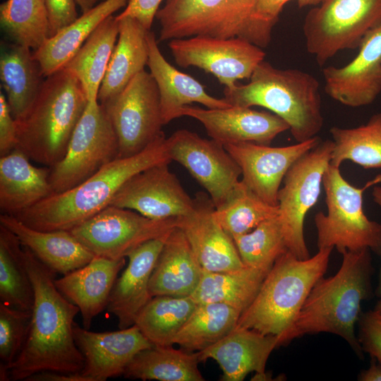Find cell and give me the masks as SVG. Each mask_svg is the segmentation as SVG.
Listing matches in <instances>:
<instances>
[{"instance_id":"cell-1","label":"cell","mask_w":381,"mask_h":381,"mask_svg":"<svg viewBox=\"0 0 381 381\" xmlns=\"http://www.w3.org/2000/svg\"><path fill=\"white\" fill-rule=\"evenodd\" d=\"M23 259L35 301L27 341L10 369V380H25L44 370L80 373L85 359L73 336L79 308L54 284L55 273L23 246Z\"/></svg>"},{"instance_id":"cell-2","label":"cell","mask_w":381,"mask_h":381,"mask_svg":"<svg viewBox=\"0 0 381 381\" xmlns=\"http://www.w3.org/2000/svg\"><path fill=\"white\" fill-rule=\"evenodd\" d=\"M370 250H346L339 269L313 286L290 330L285 344L306 334L329 333L341 337L359 358L363 351L355 333L361 303L374 296L375 272Z\"/></svg>"},{"instance_id":"cell-3","label":"cell","mask_w":381,"mask_h":381,"mask_svg":"<svg viewBox=\"0 0 381 381\" xmlns=\"http://www.w3.org/2000/svg\"><path fill=\"white\" fill-rule=\"evenodd\" d=\"M171 159L167 138L160 135L142 152L117 157L80 185L54 193L14 217L40 231H70L109 205L119 188L133 176Z\"/></svg>"},{"instance_id":"cell-4","label":"cell","mask_w":381,"mask_h":381,"mask_svg":"<svg viewBox=\"0 0 381 381\" xmlns=\"http://www.w3.org/2000/svg\"><path fill=\"white\" fill-rule=\"evenodd\" d=\"M88 102L79 80L65 68L44 80L34 102L16 120L17 149L52 167L65 155Z\"/></svg>"},{"instance_id":"cell-5","label":"cell","mask_w":381,"mask_h":381,"mask_svg":"<svg viewBox=\"0 0 381 381\" xmlns=\"http://www.w3.org/2000/svg\"><path fill=\"white\" fill-rule=\"evenodd\" d=\"M246 85L224 89V99L231 106L266 108L285 121L291 135L303 142L318 136L324 118L318 80L296 68L281 69L265 60Z\"/></svg>"},{"instance_id":"cell-6","label":"cell","mask_w":381,"mask_h":381,"mask_svg":"<svg viewBox=\"0 0 381 381\" xmlns=\"http://www.w3.org/2000/svg\"><path fill=\"white\" fill-rule=\"evenodd\" d=\"M332 251L319 249L307 259H299L289 250L280 255L236 326L276 336L280 346L284 345L310 291L325 275Z\"/></svg>"},{"instance_id":"cell-7","label":"cell","mask_w":381,"mask_h":381,"mask_svg":"<svg viewBox=\"0 0 381 381\" xmlns=\"http://www.w3.org/2000/svg\"><path fill=\"white\" fill-rule=\"evenodd\" d=\"M381 183V174L363 188L349 183L339 167L329 164L322 179L327 214L314 217L319 249L335 248L341 254L369 248L381 255V224L365 214L363 194L365 190Z\"/></svg>"},{"instance_id":"cell-8","label":"cell","mask_w":381,"mask_h":381,"mask_svg":"<svg viewBox=\"0 0 381 381\" xmlns=\"http://www.w3.org/2000/svg\"><path fill=\"white\" fill-rule=\"evenodd\" d=\"M381 22V0H322L303 24L307 51L323 66L338 52L358 48Z\"/></svg>"},{"instance_id":"cell-9","label":"cell","mask_w":381,"mask_h":381,"mask_svg":"<svg viewBox=\"0 0 381 381\" xmlns=\"http://www.w3.org/2000/svg\"><path fill=\"white\" fill-rule=\"evenodd\" d=\"M256 0H165L155 18L159 41L196 35L248 41Z\"/></svg>"},{"instance_id":"cell-10","label":"cell","mask_w":381,"mask_h":381,"mask_svg":"<svg viewBox=\"0 0 381 381\" xmlns=\"http://www.w3.org/2000/svg\"><path fill=\"white\" fill-rule=\"evenodd\" d=\"M118 155V138L106 111L98 101L88 102L64 157L50 167L54 194L80 185Z\"/></svg>"},{"instance_id":"cell-11","label":"cell","mask_w":381,"mask_h":381,"mask_svg":"<svg viewBox=\"0 0 381 381\" xmlns=\"http://www.w3.org/2000/svg\"><path fill=\"white\" fill-rule=\"evenodd\" d=\"M333 147L332 140H321L297 159L286 172L278 193V218L286 245L288 250L299 259L310 258L304 237V222L319 198Z\"/></svg>"},{"instance_id":"cell-12","label":"cell","mask_w":381,"mask_h":381,"mask_svg":"<svg viewBox=\"0 0 381 381\" xmlns=\"http://www.w3.org/2000/svg\"><path fill=\"white\" fill-rule=\"evenodd\" d=\"M101 104L118 138V157L142 152L164 134L158 87L150 73L145 70L118 95Z\"/></svg>"},{"instance_id":"cell-13","label":"cell","mask_w":381,"mask_h":381,"mask_svg":"<svg viewBox=\"0 0 381 381\" xmlns=\"http://www.w3.org/2000/svg\"><path fill=\"white\" fill-rule=\"evenodd\" d=\"M176 226V218L150 219L132 210L109 205L70 231L95 256L117 260Z\"/></svg>"},{"instance_id":"cell-14","label":"cell","mask_w":381,"mask_h":381,"mask_svg":"<svg viewBox=\"0 0 381 381\" xmlns=\"http://www.w3.org/2000/svg\"><path fill=\"white\" fill-rule=\"evenodd\" d=\"M177 65L195 66L214 75L231 89L241 79H249L265 60L263 49L243 38L196 35L173 39L168 44Z\"/></svg>"},{"instance_id":"cell-15","label":"cell","mask_w":381,"mask_h":381,"mask_svg":"<svg viewBox=\"0 0 381 381\" xmlns=\"http://www.w3.org/2000/svg\"><path fill=\"white\" fill-rule=\"evenodd\" d=\"M167 143L171 161L184 167L219 207L241 176L239 166L223 145L186 129L175 131Z\"/></svg>"},{"instance_id":"cell-16","label":"cell","mask_w":381,"mask_h":381,"mask_svg":"<svg viewBox=\"0 0 381 381\" xmlns=\"http://www.w3.org/2000/svg\"><path fill=\"white\" fill-rule=\"evenodd\" d=\"M168 162L151 166L131 177L109 205L134 210L155 219L177 218L193 212L191 198Z\"/></svg>"},{"instance_id":"cell-17","label":"cell","mask_w":381,"mask_h":381,"mask_svg":"<svg viewBox=\"0 0 381 381\" xmlns=\"http://www.w3.org/2000/svg\"><path fill=\"white\" fill-rule=\"evenodd\" d=\"M321 142L318 136L282 147L241 143L223 145L241 170L244 184L265 202L277 206V195L292 164Z\"/></svg>"},{"instance_id":"cell-18","label":"cell","mask_w":381,"mask_h":381,"mask_svg":"<svg viewBox=\"0 0 381 381\" xmlns=\"http://www.w3.org/2000/svg\"><path fill=\"white\" fill-rule=\"evenodd\" d=\"M358 49L345 66L323 69L326 94L350 107L369 105L381 92V22L365 36Z\"/></svg>"},{"instance_id":"cell-19","label":"cell","mask_w":381,"mask_h":381,"mask_svg":"<svg viewBox=\"0 0 381 381\" xmlns=\"http://www.w3.org/2000/svg\"><path fill=\"white\" fill-rule=\"evenodd\" d=\"M179 115L200 121L211 139L223 145L241 143L270 145L277 135L289 130L288 123L277 115L251 107L203 109L186 105Z\"/></svg>"},{"instance_id":"cell-20","label":"cell","mask_w":381,"mask_h":381,"mask_svg":"<svg viewBox=\"0 0 381 381\" xmlns=\"http://www.w3.org/2000/svg\"><path fill=\"white\" fill-rule=\"evenodd\" d=\"M73 330L85 359L80 373L88 381H104L123 375L137 353L153 346L135 325L119 331L95 332L75 322Z\"/></svg>"},{"instance_id":"cell-21","label":"cell","mask_w":381,"mask_h":381,"mask_svg":"<svg viewBox=\"0 0 381 381\" xmlns=\"http://www.w3.org/2000/svg\"><path fill=\"white\" fill-rule=\"evenodd\" d=\"M194 201L193 212L177 217L176 226L184 233L202 270L226 272L244 267L234 239L215 218L209 195L200 192Z\"/></svg>"},{"instance_id":"cell-22","label":"cell","mask_w":381,"mask_h":381,"mask_svg":"<svg viewBox=\"0 0 381 381\" xmlns=\"http://www.w3.org/2000/svg\"><path fill=\"white\" fill-rule=\"evenodd\" d=\"M279 339L254 329L236 326L229 334L208 348L198 351L200 362L208 358L220 366L224 381H241L250 373L253 378L266 380L265 366Z\"/></svg>"},{"instance_id":"cell-23","label":"cell","mask_w":381,"mask_h":381,"mask_svg":"<svg viewBox=\"0 0 381 381\" xmlns=\"http://www.w3.org/2000/svg\"><path fill=\"white\" fill-rule=\"evenodd\" d=\"M169 233L141 244L127 255L128 265L116 279L107 306L108 312L117 318L119 329L133 325L139 312L151 299V275Z\"/></svg>"},{"instance_id":"cell-24","label":"cell","mask_w":381,"mask_h":381,"mask_svg":"<svg viewBox=\"0 0 381 381\" xmlns=\"http://www.w3.org/2000/svg\"><path fill=\"white\" fill-rule=\"evenodd\" d=\"M125 258L112 260L95 256L85 265L54 279L58 290L80 310L83 327L107 308L117 275Z\"/></svg>"},{"instance_id":"cell-25","label":"cell","mask_w":381,"mask_h":381,"mask_svg":"<svg viewBox=\"0 0 381 381\" xmlns=\"http://www.w3.org/2000/svg\"><path fill=\"white\" fill-rule=\"evenodd\" d=\"M147 66L158 87L164 125L179 118L181 109L194 102L207 109L231 107L224 98L210 95L197 80L170 64L161 53L155 33L151 30L147 33Z\"/></svg>"},{"instance_id":"cell-26","label":"cell","mask_w":381,"mask_h":381,"mask_svg":"<svg viewBox=\"0 0 381 381\" xmlns=\"http://www.w3.org/2000/svg\"><path fill=\"white\" fill-rule=\"evenodd\" d=\"M0 225L55 273L66 274L87 264L95 255L67 230L40 231L17 217L1 213Z\"/></svg>"},{"instance_id":"cell-27","label":"cell","mask_w":381,"mask_h":381,"mask_svg":"<svg viewBox=\"0 0 381 381\" xmlns=\"http://www.w3.org/2000/svg\"><path fill=\"white\" fill-rule=\"evenodd\" d=\"M50 167H37L20 150L0 157V209L13 216L54 194Z\"/></svg>"},{"instance_id":"cell-28","label":"cell","mask_w":381,"mask_h":381,"mask_svg":"<svg viewBox=\"0 0 381 381\" xmlns=\"http://www.w3.org/2000/svg\"><path fill=\"white\" fill-rule=\"evenodd\" d=\"M183 231L176 226L169 234L151 275L152 296H190L202 274Z\"/></svg>"},{"instance_id":"cell-29","label":"cell","mask_w":381,"mask_h":381,"mask_svg":"<svg viewBox=\"0 0 381 381\" xmlns=\"http://www.w3.org/2000/svg\"><path fill=\"white\" fill-rule=\"evenodd\" d=\"M116 19L119 23V36L99 90L100 104L118 95L147 65L150 30L133 18Z\"/></svg>"},{"instance_id":"cell-30","label":"cell","mask_w":381,"mask_h":381,"mask_svg":"<svg viewBox=\"0 0 381 381\" xmlns=\"http://www.w3.org/2000/svg\"><path fill=\"white\" fill-rule=\"evenodd\" d=\"M128 1L104 0L99 3L34 50L33 56L44 78L62 68L98 25L114 12L126 7Z\"/></svg>"},{"instance_id":"cell-31","label":"cell","mask_w":381,"mask_h":381,"mask_svg":"<svg viewBox=\"0 0 381 381\" xmlns=\"http://www.w3.org/2000/svg\"><path fill=\"white\" fill-rule=\"evenodd\" d=\"M30 49L13 43L1 54V84L15 120L28 110L44 81L40 65Z\"/></svg>"},{"instance_id":"cell-32","label":"cell","mask_w":381,"mask_h":381,"mask_svg":"<svg viewBox=\"0 0 381 381\" xmlns=\"http://www.w3.org/2000/svg\"><path fill=\"white\" fill-rule=\"evenodd\" d=\"M119 36V23L113 15L93 31L63 68L80 83L88 102L98 101V93Z\"/></svg>"},{"instance_id":"cell-33","label":"cell","mask_w":381,"mask_h":381,"mask_svg":"<svg viewBox=\"0 0 381 381\" xmlns=\"http://www.w3.org/2000/svg\"><path fill=\"white\" fill-rule=\"evenodd\" d=\"M268 272L248 266L226 272L203 270L197 288L190 296L197 304L224 303L242 313L255 299Z\"/></svg>"},{"instance_id":"cell-34","label":"cell","mask_w":381,"mask_h":381,"mask_svg":"<svg viewBox=\"0 0 381 381\" xmlns=\"http://www.w3.org/2000/svg\"><path fill=\"white\" fill-rule=\"evenodd\" d=\"M198 351L155 346L137 353L123 375L127 378L160 381H203L198 369Z\"/></svg>"},{"instance_id":"cell-35","label":"cell","mask_w":381,"mask_h":381,"mask_svg":"<svg viewBox=\"0 0 381 381\" xmlns=\"http://www.w3.org/2000/svg\"><path fill=\"white\" fill-rule=\"evenodd\" d=\"M241 314L224 303L197 304L175 336L173 344L188 351H202L229 334L236 326Z\"/></svg>"},{"instance_id":"cell-36","label":"cell","mask_w":381,"mask_h":381,"mask_svg":"<svg viewBox=\"0 0 381 381\" xmlns=\"http://www.w3.org/2000/svg\"><path fill=\"white\" fill-rule=\"evenodd\" d=\"M196 306L190 296H153L139 312L134 325L153 345L172 346Z\"/></svg>"},{"instance_id":"cell-37","label":"cell","mask_w":381,"mask_h":381,"mask_svg":"<svg viewBox=\"0 0 381 381\" xmlns=\"http://www.w3.org/2000/svg\"><path fill=\"white\" fill-rule=\"evenodd\" d=\"M329 133L334 143L330 164L340 167L349 160L365 169L381 168V112L363 125L333 126Z\"/></svg>"},{"instance_id":"cell-38","label":"cell","mask_w":381,"mask_h":381,"mask_svg":"<svg viewBox=\"0 0 381 381\" xmlns=\"http://www.w3.org/2000/svg\"><path fill=\"white\" fill-rule=\"evenodd\" d=\"M22 251L16 236L0 225V301L12 308L32 312L35 292Z\"/></svg>"},{"instance_id":"cell-39","label":"cell","mask_w":381,"mask_h":381,"mask_svg":"<svg viewBox=\"0 0 381 381\" xmlns=\"http://www.w3.org/2000/svg\"><path fill=\"white\" fill-rule=\"evenodd\" d=\"M214 214L224 230L233 238L277 216L278 206L262 200L240 180L224 201L215 207Z\"/></svg>"},{"instance_id":"cell-40","label":"cell","mask_w":381,"mask_h":381,"mask_svg":"<svg viewBox=\"0 0 381 381\" xmlns=\"http://www.w3.org/2000/svg\"><path fill=\"white\" fill-rule=\"evenodd\" d=\"M0 23L13 43L34 50L49 36L44 0H6L0 4Z\"/></svg>"},{"instance_id":"cell-41","label":"cell","mask_w":381,"mask_h":381,"mask_svg":"<svg viewBox=\"0 0 381 381\" xmlns=\"http://www.w3.org/2000/svg\"><path fill=\"white\" fill-rule=\"evenodd\" d=\"M233 239L245 266L267 271L288 250L278 214Z\"/></svg>"},{"instance_id":"cell-42","label":"cell","mask_w":381,"mask_h":381,"mask_svg":"<svg viewBox=\"0 0 381 381\" xmlns=\"http://www.w3.org/2000/svg\"><path fill=\"white\" fill-rule=\"evenodd\" d=\"M32 312L0 303V380H10V369L27 341Z\"/></svg>"},{"instance_id":"cell-43","label":"cell","mask_w":381,"mask_h":381,"mask_svg":"<svg viewBox=\"0 0 381 381\" xmlns=\"http://www.w3.org/2000/svg\"><path fill=\"white\" fill-rule=\"evenodd\" d=\"M290 0H256L248 41L263 49L271 42L272 30L284 5Z\"/></svg>"},{"instance_id":"cell-44","label":"cell","mask_w":381,"mask_h":381,"mask_svg":"<svg viewBox=\"0 0 381 381\" xmlns=\"http://www.w3.org/2000/svg\"><path fill=\"white\" fill-rule=\"evenodd\" d=\"M358 326L357 337L363 352L381 363V314L374 310L361 312Z\"/></svg>"},{"instance_id":"cell-45","label":"cell","mask_w":381,"mask_h":381,"mask_svg":"<svg viewBox=\"0 0 381 381\" xmlns=\"http://www.w3.org/2000/svg\"><path fill=\"white\" fill-rule=\"evenodd\" d=\"M51 37L78 18L75 0H44Z\"/></svg>"},{"instance_id":"cell-46","label":"cell","mask_w":381,"mask_h":381,"mask_svg":"<svg viewBox=\"0 0 381 381\" xmlns=\"http://www.w3.org/2000/svg\"><path fill=\"white\" fill-rule=\"evenodd\" d=\"M16 120L12 116L6 98L0 92V156L4 157L16 147Z\"/></svg>"},{"instance_id":"cell-47","label":"cell","mask_w":381,"mask_h":381,"mask_svg":"<svg viewBox=\"0 0 381 381\" xmlns=\"http://www.w3.org/2000/svg\"><path fill=\"white\" fill-rule=\"evenodd\" d=\"M163 0H128L125 9L116 18L131 17L150 30L152 22Z\"/></svg>"},{"instance_id":"cell-48","label":"cell","mask_w":381,"mask_h":381,"mask_svg":"<svg viewBox=\"0 0 381 381\" xmlns=\"http://www.w3.org/2000/svg\"><path fill=\"white\" fill-rule=\"evenodd\" d=\"M25 381H88V380L80 373L44 370L30 375Z\"/></svg>"},{"instance_id":"cell-49","label":"cell","mask_w":381,"mask_h":381,"mask_svg":"<svg viewBox=\"0 0 381 381\" xmlns=\"http://www.w3.org/2000/svg\"><path fill=\"white\" fill-rule=\"evenodd\" d=\"M360 381H381V363L371 357L370 366L361 371L358 376Z\"/></svg>"},{"instance_id":"cell-50","label":"cell","mask_w":381,"mask_h":381,"mask_svg":"<svg viewBox=\"0 0 381 381\" xmlns=\"http://www.w3.org/2000/svg\"><path fill=\"white\" fill-rule=\"evenodd\" d=\"M373 199L374 202L381 207V186H375L372 191ZM375 294L381 298V267L379 274L377 286Z\"/></svg>"},{"instance_id":"cell-51","label":"cell","mask_w":381,"mask_h":381,"mask_svg":"<svg viewBox=\"0 0 381 381\" xmlns=\"http://www.w3.org/2000/svg\"><path fill=\"white\" fill-rule=\"evenodd\" d=\"M82 13H85L104 0H75Z\"/></svg>"},{"instance_id":"cell-52","label":"cell","mask_w":381,"mask_h":381,"mask_svg":"<svg viewBox=\"0 0 381 381\" xmlns=\"http://www.w3.org/2000/svg\"><path fill=\"white\" fill-rule=\"evenodd\" d=\"M292 0H290V1ZM297 2L299 7L307 6H316L319 4L322 0H294Z\"/></svg>"},{"instance_id":"cell-53","label":"cell","mask_w":381,"mask_h":381,"mask_svg":"<svg viewBox=\"0 0 381 381\" xmlns=\"http://www.w3.org/2000/svg\"><path fill=\"white\" fill-rule=\"evenodd\" d=\"M373 310L381 314V298L376 303Z\"/></svg>"}]
</instances>
